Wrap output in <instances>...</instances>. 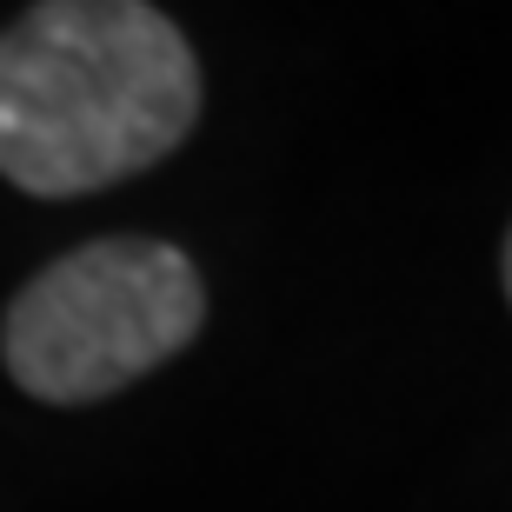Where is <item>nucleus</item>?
Wrapping results in <instances>:
<instances>
[{
	"label": "nucleus",
	"mask_w": 512,
	"mask_h": 512,
	"mask_svg": "<svg viewBox=\"0 0 512 512\" xmlns=\"http://www.w3.org/2000/svg\"><path fill=\"white\" fill-rule=\"evenodd\" d=\"M200 54L153 0H34L0 27V180L80 200L200 127Z\"/></svg>",
	"instance_id": "1"
},
{
	"label": "nucleus",
	"mask_w": 512,
	"mask_h": 512,
	"mask_svg": "<svg viewBox=\"0 0 512 512\" xmlns=\"http://www.w3.org/2000/svg\"><path fill=\"white\" fill-rule=\"evenodd\" d=\"M207 280L173 240L107 233L60 253L0 313V366L40 406H94L187 353Z\"/></svg>",
	"instance_id": "2"
},
{
	"label": "nucleus",
	"mask_w": 512,
	"mask_h": 512,
	"mask_svg": "<svg viewBox=\"0 0 512 512\" xmlns=\"http://www.w3.org/2000/svg\"><path fill=\"white\" fill-rule=\"evenodd\" d=\"M499 280H506V306H512V227H506V253H499Z\"/></svg>",
	"instance_id": "3"
}]
</instances>
